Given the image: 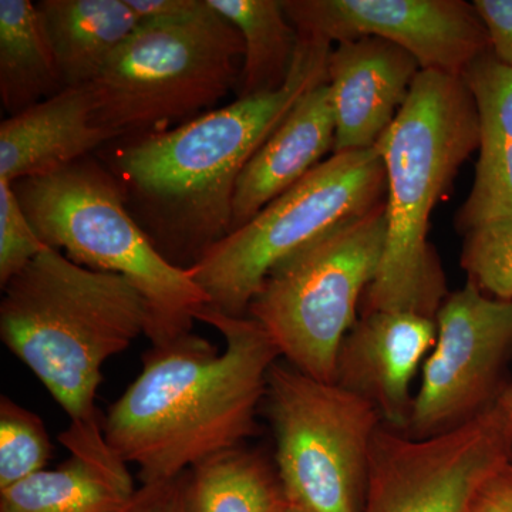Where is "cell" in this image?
<instances>
[{
    "instance_id": "obj_1",
    "label": "cell",
    "mask_w": 512,
    "mask_h": 512,
    "mask_svg": "<svg viewBox=\"0 0 512 512\" xmlns=\"http://www.w3.org/2000/svg\"><path fill=\"white\" fill-rule=\"evenodd\" d=\"M332 49L325 40L299 35L281 89L238 97L114 151L107 167L119 181L128 211L168 262L190 269L227 237L239 175L296 101L328 82Z\"/></svg>"
},
{
    "instance_id": "obj_2",
    "label": "cell",
    "mask_w": 512,
    "mask_h": 512,
    "mask_svg": "<svg viewBox=\"0 0 512 512\" xmlns=\"http://www.w3.org/2000/svg\"><path fill=\"white\" fill-rule=\"evenodd\" d=\"M198 320L221 333L222 352L194 333L151 346L140 375L103 417L107 444L137 466L143 484L174 480L258 434L266 377L281 357L275 343L249 316L207 306Z\"/></svg>"
},
{
    "instance_id": "obj_3",
    "label": "cell",
    "mask_w": 512,
    "mask_h": 512,
    "mask_svg": "<svg viewBox=\"0 0 512 512\" xmlns=\"http://www.w3.org/2000/svg\"><path fill=\"white\" fill-rule=\"evenodd\" d=\"M480 147V120L463 76L421 70L399 116L377 143L386 170V241L363 313L436 320L448 296L430 218Z\"/></svg>"
},
{
    "instance_id": "obj_4",
    "label": "cell",
    "mask_w": 512,
    "mask_h": 512,
    "mask_svg": "<svg viewBox=\"0 0 512 512\" xmlns=\"http://www.w3.org/2000/svg\"><path fill=\"white\" fill-rule=\"evenodd\" d=\"M0 339L42 382L70 423L101 420L103 366L146 335L148 305L127 279L46 248L3 286Z\"/></svg>"
},
{
    "instance_id": "obj_5",
    "label": "cell",
    "mask_w": 512,
    "mask_h": 512,
    "mask_svg": "<svg viewBox=\"0 0 512 512\" xmlns=\"http://www.w3.org/2000/svg\"><path fill=\"white\" fill-rule=\"evenodd\" d=\"M12 187L47 247L94 271L123 276L144 296L151 346L164 348L194 333L195 320L210 305L207 295L134 220L107 165L87 156Z\"/></svg>"
},
{
    "instance_id": "obj_6",
    "label": "cell",
    "mask_w": 512,
    "mask_h": 512,
    "mask_svg": "<svg viewBox=\"0 0 512 512\" xmlns=\"http://www.w3.org/2000/svg\"><path fill=\"white\" fill-rule=\"evenodd\" d=\"M239 30L211 8L140 22L92 84L93 123L111 140L150 136L207 113L238 86Z\"/></svg>"
},
{
    "instance_id": "obj_7",
    "label": "cell",
    "mask_w": 512,
    "mask_h": 512,
    "mask_svg": "<svg viewBox=\"0 0 512 512\" xmlns=\"http://www.w3.org/2000/svg\"><path fill=\"white\" fill-rule=\"evenodd\" d=\"M384 241L383 201L271 269L247 316L265 329L286 363L335 383L340 345L357 322V305L375 279Z\"/></svg>"
},
{
    "instance_id": "obj_8",
    "label": "cell",
    "mask_w": 512,
    "mask_h": 512,
    "mask_svg": "<svg viewBox=\"0 0 512 512\" xmlns=\"http://www.w3.org/2000/svg\"><path fill=\"white\" fill-rule=\"evenodd\" d=\"M384 200L386 170L376 147L333 154L248 224L217 242L188 272L210 308L247 316L278 262Z\"/></svg>"
},
{
    "instance_id": "obj_9",
    "label": "cell",
    "mask_w": 512,
    "mask_h": 512,
    "mask_svg": "<svg viewBox=\"0 0 512 512\" xmlns=\"http://www.w3.org/2000/svg\"><path fill=\"white\" fill-rule=\"evenodd\" d=\"M265 402L288 501L309 512H363L370 451L383 424L375 404L278 360Z\"/></svg>"
},
{
    "instance_id": "obj_10",
    "label": "cell",
    "mask_w": 512,
    "mask_h": 512,
    "mask_svg": "<svg viewBox=\"0 0 512 512\" xmlns=\"http://www.w3.org/2000/svg\"><path fill=\"white\" fill-rule=\"evenodd\" d=\"M512 463V382L456 429L413 439L382 424L370 451L363 512H463L471 495Z\"/></svg>"
},
{
    "instance_id": "obj_11",
    "label": "cell",
    "mask_w": 512,
    "mask_h": 512,
    "mask_svg": "<svg viewBox=\"0 0 512 512\" xmlns=\"http://www.w3.org/2000/svg\"><path fill=\"white\" fill-rule=\"evenodd\" d=\"M437 338L423 366L407 436L427 439L484 412L511 382L512 301L473 282L448 293L436 316Z\"/></svg>"
},
{
    "instance_id": "obj_12",
    "label": "cell",
    "mask_w": 512,
    "mask_h": 512,
    "mask_svg": "<svg viewBox=\"0 0 512 512\" xmlns=\"http://www.w3.org/2000/svg\"><path fill=\"white\" fill-rule=\"evenodd\" d=\"M299 35L342 43L379 37L409 52L421 70L463 76L490 50L473 3L463 0H282Z\"/></svg>"
},
{
    "instance_id": "obj_13",
    "label": "cell",
    "mask_w": 512,
    "mask_h": 512,
    "mask_svg": "<svg viewBox=\"0 0 512 512\" xmlns=\"http://www.w3.org/2000/svg\"><path fill=\"white\" fill-rule=\"evenodd\" d=\"M420 72L409 52L379 37L333 47L328 63L336 127L333 154L375 148L399 116Z\"/></svg>"
},
{
    "instance_id": "obj_14",
    "label": "cell",
    "mask_w": 512,
    "mask_h": 512,
    "mask_svg": "<svg viewBox=\"0 0 512 512\" xmlns=\"http://www.w3.org/2000/svg\"><path fill=\"white\" fill-rule=\"evenodd\" d=\"M436 320L407 312H369L340 345L335 383L370 400L386 426L406 433L412 416L410 386L433 349Z\"/></svg>"
},
{
    "instance_id": "obj_15",
    "label": "cell",
    "mask_w": 512,
    "mask_h": 512,
    "mask_svg": "<svg viewBox=\"0 0 512 512\" xmlns=\"http://www.w3.org/2000/svg\"><path fill=\"white\" fill-rule=\"evenodd\" d=\"M70 457L0 491V512H116L134 494L127 464L107 444L103 419L70 423Z\"/></svg>"
},
{
    "instance_id": "obj_16",
    "label": "cell",
    "mask_w": 512,
    "mask_h": 512,
    "mask_svg": "<svg viewBox=\"0 0 512 512\" xmlns=\"http://www.w3.org/2000/svg\"><path fill=\"white\" fill-rule=\"evenodd\" d=\"M335 116L328 82L303 94L239 175L232 198L231 232L248 224L291 190L335 148Z\"/></svg>"
},
{
    "instance_id": "obj_17",
    "label": "cell",
    "mask_w": 512,
    "mask_h": 512,
    "mask_svg": "<svg viewBox=\"0 0 512 512\" xmlns=\"http://www.w3.org/2000/svg\"><path fill=\"white\" fill-rule=\"evenodd\" d=\"M89 86L67 87L0 124V181L59 170L90 156L111 137L93 123Z\"/></svg>"
},
{
    "instance_id": "obj_18",
    "label": "cell",
    "mask_w": 512,
    "mask_h": 512,
    "mask_svg": "<svg viewBox=\"0 0 512 512\" xmlns=\"http://www.w3.org/2000/svg\"><path fill=\"white\" fill-rule=\"evenodd\" d=\"M463 79L476 101L480 147L470 194L454 220L460 234L480 222L512 218V67L488 50Z\"/></svg>"
},
{
    "instance_id": "obj_19",
    "label": "cell",
    "mask_w": 512,
    "mask_h": 512,
    "mask_svg": "<svg viewBox=\"0 0 512 512\" xmlns=\"http://www.w3.org/2000/svg\"><path fill=\"white\" fill-rule=\"evenodd\" d=\"M36 8L64 89L92 84L140 25L126 0H42Z\"/></svg>"
},
{
    "instance_id": "obj_20",
    "label": "cell",
    "mask_w": 512,
    "mask_h": 512,
    "mask_svg": "<svg viewBox=\"0 0 512 512\" xmlns=\"http://www.w3.org/2000/svg\"><path fill=\"white\" fill-rule=\"evenodd\" d=\"M184 501L185 512H282L288 504L276 466L244 446L185 471Z\"/></svg>"
},
{
    "instance_id": "obj_21",
    "label": "cell",
    "mask_w": 512,
    "mask_h": 512,
    "mask_svg": "<svg viewBox=\"0 0 512 512\" xmlns=\"http://www.w3.org/2000/svg\"><path fill=\"white\" fill-rule=\"evenodd\" d=\"M64 89L35 3L0 0V97L9 117Z\"/></svg>"
},
{
    "instance_id": "obj_22",
    "label": "cell",
    "mask_w": 512,
    "mask_h": 512,
    "mask_svg": "<svg viewBox=\"0 0 512 512\" xmlns=\"http://www.w3.org/2000/svg\"><path fill=\"white\" fill-rule=\"evenodd\" d=\"M212 9L228 19L244 40V62L238 97L276 92L288 80L298 30L286 16L282 0H208Z\"/></svg>"
},
{
    "instance_id": "obj_23",
    "label": "cell",
    "mask_w": 512,
    "mask_h": 512,
    "mask_svg": "<svg viewBox=\"0 0 512 512\" xmlns=\"http://www.w3.org/2000/svg\"><path fill=\"white\" fill-rule=\"evenodd\" d=\"M53 444L42 417L0 397V491L45 470Z\"/></svg>"
},
{
    "instance_id": "obj_24",
    "label": "cell",
    "mask_w": 512,
    "mask_h": 512,
    "mask_svg": "<svg viewBox=\"0 0 512 512\" xmlns=\"http://www.w3.org/2000/svg\"><path fill=\"white\" fill-rule=\"evenodd\" d=\"M461 235L468 281L491 298L512 301V218L480 222Z\"/></svg>"
},
{
    "instance_id": "obj_25",
    "label": "cell",
    "mask_w": 512,
    "mask_h": 512,
    "mask_svg": "<svg viewBox=\"0 0 512 512\" xmlns=\"http://www.w3.org/2000/svg\"><path fill=\"white\" fill-rule=\"evenodd\" d=\"M47 245L30 224L12 184L0 181V286L20 274Z\"/></svg>"
},
{
    "instance_id": "obj_26",
    "label": "cell",
    "mask_w": 512,
    "mask_h": 512,
    "mask_svg": "<svg viewBox=\"0 0 512 512\" xmlns=\"http://www.w3.org/2000/svg\"><path fill=\"white\" fill-rule=\"evenodd\" d=\"M490 39V50L498 62L512 67V0H474Z\"/></svg>"
},
{
    "instance_id": "obj_27",
    "label": "cell",
    "mask_w": 512,
    "mask_h": 512,
    "mask_svg": "<svg viewBox=\"0 0 512 512\" xmlns=\"http://www.w3.org/2000/svg\"><path fill=\"white\" fill-rule=\"evenodd\" d=\"M116 512H185L184 474L141 485Z\"/></svg>"
},
{
    "instance_id": "obj_28",
    "label": "cell",
    "mask_w": 512,
    "mask_h": 512,
    "mask_svg": "<svg viewBox=\"0 0 512 512\" xmlns=\"http://www.w3.org/2000/svg\"><path fill=\"white\" fill-rule=\"evenodd\" d=\"M463 512H512V463L485 480Z\"/></svg>"
},
{
    "instance_id": "obj_29",
    "label": "cell",
    "mask_w": 512,
    "mask_h": 512,
    "mask_svg": "<svg viewBox=\"0 0 512 512\" xmlns=\"http://www.w3.org/2000/svg\"><path fill=\"white\" fill-rule=\"evenodd\" d=\"M205 0H126L140 22L181 18L197 12Z\"/></svg>"
},
{
    "instance_id": "obj_30",
    "label": "cell",
    "mask_w": 512,
    "mask_h": 512,
    "mask_svg": "<svg viewBox=\"0 0 512 512\" xmlns=\"http://www.w3.org/2000/svg\"><path fill=\"white\" fill-rule=\"evenodd\" d=\"M282 512H309L308 510H305V508L301 507V505L293 504L291 501H288V504H286L285 510Z\"/></svg>"
}]
</instances>
